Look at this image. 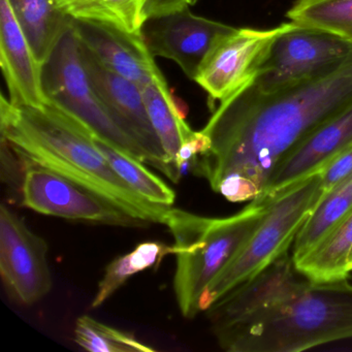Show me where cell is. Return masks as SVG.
<instances>
[{"label": "cell", "mask_w": 352, "mask_h": 352, "mask_svg": "<svg viewBox=\"0 0 352 352\" xmlns=\"http://www.w3.org/2000/svg\"><path fill=\"white\" fill-rule=\"evenodd\" d=\"M271 201V197H258L224 218L204 217L172 208L166 226L175 240L174 292L183 316L192 319L201 313L199 300L206 288L240 252Z\"/></svg>", "instance_id": "4"}, {"label": "cell", "mask_w": 352, "mask_h": 352, "mask_svg": "<svg viewBox=\"0 0 352 352\" xmlns=\"http://www.w3.org/2000/svg\"><path fill=\"white\" fill-rule=\"evenodd\" d=\"M206 312L226 351H304L352 338V284L311 281L286 252Z\"/></svg>", "instance_id": "2"}, {"label": "cell", "mask_w": 352, "mask_h": 352, "mask_svg": "<svg viewBox=\"0 0 352 352\" xmlns=\"http://www.w3.org/2000/svg\"><path fill=\"white\" fill-rule=\"evenodd\" d=\"M94 139L98 149L114 168L115 172L135 192L156 205L168 207L174 205L176 192L160 177L150 172L144 166V162L122 153L98 138L94 137Z\"/></svg>", "instance_id": "23"}, {"label": "cell", "mask_w": 352, "mask_h": 352, "mask_svg": "<svg viewBox=\"0 0 352 352\" xmlns=\"http://www.w3.org/2000/svg\"><path fill=\"white\" fill-rule=\"evenodd\" d=\"M352 54V43L296 24L278 36L251 85L272 92L313 79Z\"/></svg>", "instance_id": "8"}, {"label": "cell", "mask_w": 352, "mask_h": 352, "mask_svg": "<svg viewBox=\"0 0 352 352\" xmlns=\"http://www.w3.org/2000/svg\"><path fill=\"white\" fill-rule=\"evenodd\" d=\"M36 59L45 63L71 28L57 0H8Z\"/></svg>", "instance_id": "18"}, {"label": "cell", "mask_w": 352, "mask_h": 352, "mask_svg": "<svg viewBox=\"0 0 352 352\" xmlns=\"http://www.w3.org/2000/svg\"><path fill=\"white\" fill-rule=\"evenodd\" d=\"M294 261L296 269L311 281L348 279L352 273V211L314 248Z\"/></svg>", "instance_id": "17"}, {"label": "cell", "mask_w": 352, "mask_h": 352, "mask_svg": "<svg viewBox=\"0 0 352 352\" xmlns=\"http://www.w3.org/2000/svg\"><path fill=\"white\" fill-rule=\"evenodd\" d=\"M142 91L150 120L166 153L172 181L178 182L181 175L176 164L177 153L195 131L185 121L182 110L168 89L166 81L147 84L142 87Z\"/></svg>", "instance_id": "16"}, {"label": "cell", "mask_w": 352, "mask_h": 352, "mask_svg": "<svg viewBox=\"0 0 352 352\" xmlns=\"http://www.w3.org/2000/svg\"><path fill=\"white\" fill-rule=\"evenodd\" d=\"M48 244L7 205L0 207V275L11 298L30 306L52 288Z\"/></svg>", "instance_id": "10"}, {"label": "cell", "mask_w": 352, "mask_h": 352, "mask_svg": "<svg viewBox=\"0 0 352 352\" xmlns=\"http://www.w3.org/2000/svg\"><path fill=\"white\" fill-rule=\"evenodd\" d=\"M149 0H57L69 17L111 26L129 34H142Z\"/></svg>", "instance_id": "20"}, {"label": "cell", "mask_w": 352, "mask_h": 352, "mask_svg": "<svg viewBox=\"0 0 352 352\" xmlns=\"http://www.w3.org/2000/svg\"><path fill=\"white\" fill-rule=\"evenodd\" d=\"M0 131L21 162L54 170L146 223L168 222L173 207L135 192L102 155L94 135L51 102L16 107L1 96Z\"/></svg>", "instance_id": "3"}, {"label": "cell", "mask_w": 352, "mask_h": 352, "mask_svg": "<svg viewBox=\"0 0 352 352\" xmlns=\"http://www.w3.org/2000/svg\"><path fill=\"white\" fill-rule=\"evenodd\" d=\"M232 26L195 15L190 8L148 18L142 36L152 56L174 61L195 81L218 38Z\"/></svg>", "instance_id": "12"}, {"label": "cell", "mask_w": 352, "mask_h": 352, "mask_svg": "<svg viewBox=\"0 0 352 352\" xmlns=\"http://www.w3.org/2000/svg\"><path fill=\"white\" fill-rule=\"evenodd\" d=\"M289 21L271 30L236 28L218 38L195 77L211 102H223L250 86L278 36L292 30Z\"/></svg>", "instance_id": "9"}, {"label": "cell", "mask_w": 352, "mask_h": 352, "mask_svg": "<svg viewBox=\"0 0 352 352\" xmlns=\"http://www.w3.org/2000/svg\"><path fill=\"white\" fill-rule=\"evenodd\" d=\"M352 174V144L321 168L324 193Z\"/></svg>", "instance_id": "25"}, {"label": "cell", "mask_w": 352, "mask_h": 352, "mask_svg": "<svg viewBox=\"0 0 352 352\" xmlns=\"http://www.w3.org/2000/svg\"><path fill=\"white\" fill-rule=\"evenodd\" d=\"M75 341L91 352H151L154 348L139 341L133 333L115 329L88 315L76 321Z\"/></svg>", "instance_id": "24"}, {"label": "cell", "mask_w": 352, "mask_h": 352, "mask_svg": "<svg viewBox=\"0 0 352 352\" xmlns=\"http://www.w3.org/2000/svg\"><path fill=\"white\" fill-rule=\"evenodd\" d=\"M72 28L80 43L107 67L143 86L166 81L148 50L142 34H129L111 26L72 18Z\"/></svg>", "instance_id": "13"}, {"label": "cell", "mask_w": 352, "mask_h": 352, "mask_svg": "<svg viewBox=\"0 0 352 352\" xmlns=\"http://www.w3.org/2000/svg\"><path fill=\"white\" fill-rule=\"evenodd\" d=\"M42 84L48 102L83 125L94 137L148 164L145 151L115 121L92 85L72 22L71 28L42 65Z\"/></svg>", "instance_id": "6"}, {"label": "cell", "mask_w": 352, "mask_h": 352, "mask_svg": "<svg viewBox=\"0 0 352 352\" xmlns=\"http://www.w3.org/2000/svg\"><path fill=\"white\" fill-rule=\"evenodd\" d=\"M350 104L352 54L327 73L283 89L248 86L219 102L201 129L209 148L195 170L228 201H253L298 143Z\"/></svg>", "instance_id": "1"}, {"label": "cell", "mask_w": 352, "mask_h": 352, "mask_svg": "<svg viewBox=\"0 0 352 352\" xmlns=\"http://www.w3.org/2000/svg\"><path fill=\"white\" fill-rule=\"evenodd\" d=\"M175 246L160 242H144L127 254L115 258L104 271L98 283V292L91 302L92 308L104 305L119 288L135 274L150 267H157L168 255L175 254Z\"/></svg>", "instance_id": "21"}, {"label": "cell", "mask_w": 352, "mask_h": 352, "mask_svg": "<svg viewBox=\"0 0 352 352\" xmlns=\"http://www.w3.org/2000/svg\"><path fill=\"white\" fill-rule=\"evenodd\" d=\"M80 45L82 60L88 77L113 118L141 146L147 155L148 164L172 180V172L160 138L148 115L141 86L111 71L89 49L81 43Z\"/></svg>", "instance_id": "11"}, {"label": "cell", "mask_w": 352, "mask_h": 352, "mask_svg": "<svg viewBox=\"0 0 352 352\" xmlns=\"http://www.w3.org/2000/svg\"><path fill=\"white\" fill-rule=\"evenodd\" d=\"M195 3L197 0H149L146 8V14L148 18L157 17L190 8Z\"/></svg>", "instance_id": "26"}, {"label": "cell", "mask_w": 352, "mask_h": 352, "mask_svg": "<svg viewBox=\"0 0 352 352\" xmlns=\"http://www.w3.org/2000/svg\"><path fill=\"white\" fill-rule=\"evenodd\" d=\"M323 195L320 170L271 197L269 210L256 230L230 265L206 288L199 311L206 312L230 290L258 275L288 252Z\"/></svg>", "instance_id": "5"}, {"label": "cell", "mask_w": 352, "mask_h": 352, "mask_svg": "<svg viewBox=\"0 0 352 352\" xmlns=\"http://www.w3.org/2000/svg\"><path fill=\"white\" fill-rule=\"evenodd\" d=\"M352 144V104L309 133L284 158L261 197H273L324 168ZM258 199V197H257Z\"/></svg>", "instance_id": "14"}, {"label": "cell", "mask_w": 352, "mask_h": 352, "mask_svg": "<svg viewBox=\"0 0 352 352\" xmlns=\"http://www.w3.org/2000/svg\"><path fill=\"white\" fill-rule=\"evenodd\" d=\"M0 65L16 107H42L48 102L38 63L8 0H0Z\"/></svg>", "instance_id": "15"}, {"label": "cell", "mask_w": 352, "mask_h": 352, "mask_svg": "<svg viewBox=\"0 0 352 352\" xmlns=\"http://www.w3.org/2000/svg\"><path fill=\"white\" fill-rule=\"evenodd\" d=\"M352 211V174L321 197L292 244V258L298 261L314 248Z\"/></svg>", "instance_id": "19"}, {"label": "cell", "mask_w": 352, "mask_h": 352, "mask_svg": "<svg viewBox=\"0 0 352 352\" xmlns=\"http://www.w3.org/2000/svg\"><path fill=\"white\" fill-rule=\"evenodd\" d=\"M21 204L43 215L119 228L150 224L129 215L94 191L38 164L21 162Z\"/></svg>", "instance_id": "7"}, {"label": "cell", "mask_w": 352, "mask_h": 352, "mask_svg": "<svg viewBox=\"0 0 352 352\" xmlns=\"http://www.w3.org/2000/svg\"><path fill=\"white\" fill-rule=\"evenodd\" d=\"M287 18L302 28L352 43V0H296Z\"/></svg>", "instance_id": "22"}]
</instances>
